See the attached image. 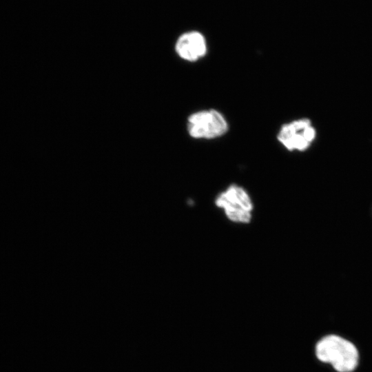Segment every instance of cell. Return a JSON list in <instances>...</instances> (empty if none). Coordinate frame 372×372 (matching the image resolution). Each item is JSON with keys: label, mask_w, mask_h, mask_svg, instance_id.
Returning <instances> with one entry per match:
<instances>
[{"label": "cell", "mask_w": 372, "mask_h": 372, "mask_svg": "<svg viewBox=\"0 0 372 372\" xmlns=\"http://www.w3.org/2000/svg\"><path fill=\"white\" fill-rule=\"evenodd\" d=\"M189 135L195 139L211 140L225 135L229 125L224 115L215 109L197 111L187 118Z\"/></svg>", "instance_id": "obj_2"}, {"label": "cell", "mask_w": 372, "mask_h": 372, "mask_svg": "<svg viewBox=\"0 0 372 372\" xmlns=\"http://www.w3.org/2000/svg\"><path fill=\"white\" fill-rule=\"evenodd\" d=\"M177 55L187 62H196L207 53V42L205 35L198 30H188L180 34L174 43Z\"/></svg>", "instance_id": "obj_5"}, {"label": "cell", "mask_w": 372, "mask_h": 372, "mask_svg": "<svg viewBox=\"0 0 372 372\" xmlns=\"http://www.w3.org/2000/svg\"><path fill=\"white\" fill-rule=\"evenodd\" d=\"M315 355L335 372H353L359 366L360 355L356 344L336 333L320 338L315 345Z\"/></svg>", "instance_id": "obj_1"}, {"label": "cell", "mask_w": 372, "mask_h": 372, "mask_svg": "<svg viewBox=\"0 0 372 372\" xmlns=\"http://www.w3.org/2000/svg\"><path fill=\"white\" fill-rule=\"evenodd\" d=\"M216 204L223 208L227 217L236 223H247L251 218L253 205L247 192L237 185H231L220 193Z\"/></svg>", "instance_id": "obj_3"}, {"label": "cell", "mask_w": 372, "mask_h": 372, "mask_svg": "<svg viewBox=\"0 0 372 372\" xmlns=\"http://www.w3.org/2000/svg\"><path fill=\"white\" fill-rule=\"evenodd\" d=\"M316 136V131L311 120L303 118L283 124L277 139L288 151L303 152L311 146Z\"/></svg>", "instance_id": "obj_4"}]
</instances>
